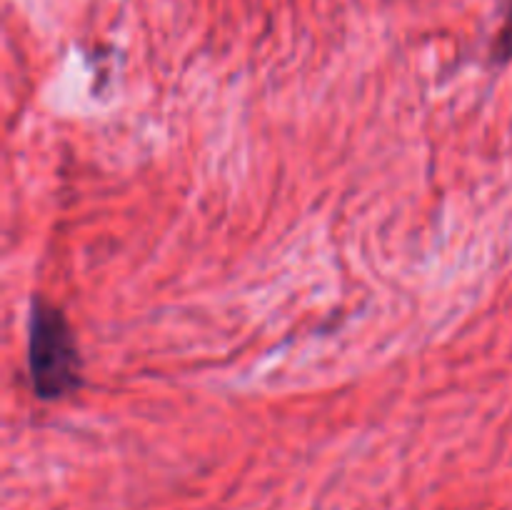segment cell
Returning <instances> with one entry per match:
<instances>
[{
	"instance_id": "cell-1",
	"label": "cell",
	"mask_w": 512,
	"mask_h": 510,
	"mask_svg": "<svg viewBox=\"0 0 512 510\" xmlns=\"http://www.w3.org/2000/svg\"><path fill=\"white\" fill-rule=\"evenodd\" d=\"M28 365L35 395L55 400L80 383V358L68 320L45 300L35 298L28 328Z\"/></svg>"
},
{
	"instance_id": "cell-2",
	"label": "cell",
	"mask_w": 512,
	"mask_h": 510,
	"mask_svg": "<svg viewBox=\"0 0 512 510\" xmlns=\"http://www.w3.org/2000/svg\"><path fill=\"white\" fill-rule=\"evenodd\" d=\"M493 60L495 63H508V60H512V3L508 18H505L503 28H500L498 38L493 43Z\"/></svg>"
}]
</instances>
